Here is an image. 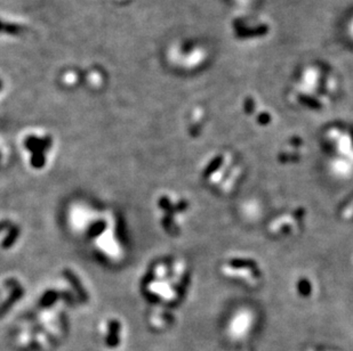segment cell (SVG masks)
<instances>
[{"label": "cell", "instance_id": "277c9868", "mask_svg": "<svg viewBox=\"0 0 353 351\" xmlns=\"http://www.w3.org/2000/svg\"><path fill=\"white\" fill-rule=\"evenodd\" d=\"M243 167L231 152H220L207 161L203 170V178L207 185L222 194L236 189L243 178Z\"/></svg>", "mask_w": 353, "mask_h": 351}, {"label": "cell", "instance_id": "5b68a950", "mask_svg": "<svg viewBox=\"0 0 353 351\" xmlns=\"http://www.w3.org/2000/svg\"><path fill=\"white\" fill-rule=\"evenodd\" d=\"M154 211L160 229L166 235L175 237L182 232L190 202L176 193L163 191L154 198Z\"/></svg>", "mask_w": 353, "mask_h": 351}, {"label": "cell", "instance_id": "ba28073f", "mask_svg": "<svg viewBox=\"0 0 353 351\" xmlns=\"http://www.w3.org/2000/svg\"><path fill=\"white\" fill-rule=\"evenodd\" d=\"M24 227L13 215L0 217V253L17 251L24 240Z\"/></svg>", "mask_w": 353, "mask_h": 351}, {"label": "cell", "instance_id": "52a82bcc", "mask_svg": "<svg viewBox=\"0 0 353 351\" xmlns=\"http://www.w3.org/2000/svg\"><path fill=\"white\" fill-rule=\"evenodd\" d=\"M28 286L23 277L17 274L0 275V317L17 308L27 295Z\"/></svg>", "mask_w": 353, "mask_h": 351}, {"label": "cell", "instance_id": "6da1fadb", "mask_svg": "<svg viewBox=\"0 0 353 351\" xmlns=\"http://www.w3.org/2000/svg\"><path fill=\"white\" fill-rule=\"evenodd\" d=\"M64 227L97 262L111 268L128 258L126 224L114 206L86 196L68 201L62 213Z\"/></svg>", "mask_w": 353, "mask_h": 351}, {"label": "cell", "instance_id": "7a4b0ae2", "mask_svg": "<svg viewBox=\"0 0 353 351\" xmlns=\"http://www.w3.org/2000/svg\"><path fill=\"white\" fill-rule=\"evenodd\" d=\"M190 277L187 262L175 257H163L148 266L141 276L139 290L152 309L166 310L187 295Z\"/></svg>", "mask_w": 353, "mask_h": 351}, {"label": "cell", "instance_id": "9c48e42d", "mask_svg": "<svg viewBox=\"0 0 353 351\" xmlns=\"http://www.w3.org/2000/svg\"><path fill=\"white\" fill-rule=\"evenodd\" d=\"M102 345L107 349H117L126 338V325L117 315L104 316L97 328Z\"/></svg>", "mask_w": 353, "mask_h": 351}, {"label": "cell", "instance_id": "8fae6325", "mask_svg": "<svg viewBox=\"0 0 353 351\" xmlns=\"http://www.w3.org/2000/svg\"><path fill=\"white\" fill-rule=\"evenodd\" d=\"M303 142L302 140H297L296 144H294L293 142H290L286 147H283L280 151L278 160L283 164L299 162L303 156Z\"/></svg>", "mask_w": 353, "mask_h": 351}, {"label": "cell", "instance_id": "8992f818", "mask_svg": "<svg viewBox=\"0 0 353 351\" xmlns=\"http://www.w3.org/2000/svg\"><path fill=\"white\" fill-rule=\"evenodd\" d=\"M221 273L228 279L255 288L262 281V269L254 259L246 257H230L221 265Z\"/></svg>", "mask_w": 353, "mask_h": 351}, {"label": "cell", "instance_id": "30bf717a", "mask_svg": "<svg viewBox=\"0 0 353 351\" xmlns=\"http://www.w3.org/2000/svg\"><path fill=\"white\" fill-rule=\"evenodd\" d=\"M305 212L302 208L285 212L271 220L269 233L274 237H288L296 234L303 225Z\"/></svg>", "mask_w": 353, "mask_h": 351}, {"label": "cell", "instance_id": "5bb4252c", "mask_svg": "<svg viewBox=\"0 0 353 351\" xmlns=\"http://www.w3.org/2000/svg\"><path fill=\"white\" fill-rule=\"evenodd\" d=\"M341 217L344 222H353V195L344 203L343 208L341 210Z\"/></svg>", "mask_w": 353, "mask_h": 351}, {"label": "cell", "instance_id": "4fadbf2b", "mask_svg": "<svg viewBox=\"0 0 353 351\" xmlns=\"http://www.w3.org/2000/svg\"><path fill=\"white\" fill-rule=\"evenodd\" d=\"M10 161V149L5 140H0V173L6 169Z\"/></svg>", "mask_w": 353, "mask_h": 351}, {"label": "cell", "instance_id": "3957f363", "mask_svg": "<svg viewBox=\"0 0 353 351\" xmlns=\"http://www.w3.org/2000/svg\"><path fill=\"white\" fill-rule=\"evenodd\" d=\"M17 147L24 168L37 176L53 168L59 153V142L53 131L41 127L22 130L17 137Z\"/></svg>", "mask_w": 353, "mask_h": 351}, {"label": "cell", "instance_id": "7c38bea8", "mask_svg": "<svg viewBox=\"0 0 353 351\" xmlns=\"http://www.w3.org/2000/svg\"><path fill=\"white\" fill-rule=\"evenodd\" d=\"M296 291L297 295L301 297H305V298H310L311 295L314 293V286L312 284V281L307 277H301L296 281Z\"/></svg>", "mask_w": 353, "mask_h": 351}, {"label": "cell", "instance_id": "9a60e30c", "mask_svg": "<svg viewBox=\"0 0 353 351\" xmlns=\"http://www.w3.org/2000/svg\"><path fill=\"white\" fill-rule=\"evenodd\" d=\"M3 85L1 81H0V100H1V97H3Z\"/></svg>", "mask_w": 353, "mask_h": 351}]
</instances>
